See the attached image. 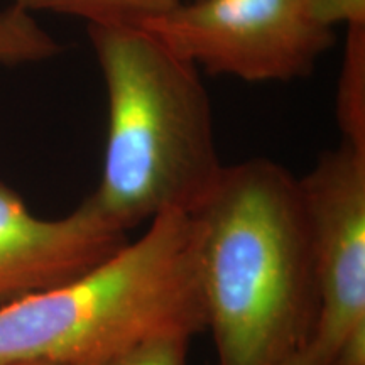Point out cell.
Masks as SVG:
<instances>
[{
  "instance_id": "obj_1",
  "label": "cell",
  "mask_w": 365,
  "mask_h": 365,
  "mask_svg": "<svg viewBox=\"0 0 365 365\" xmlns=\"http://www.w3.org/2000/svg\"><path fill=\"white\" fill-rule=\"evenodd\" d=\"M188 215L218 365H286L307 352L318 294L298 178L264 158L225 164Z\"/></svg>"
},
{
  "instance_id": "obj_2",
  "label": "cell",
  "mask_w": 365,
  "mask_h": 365,
  "mask_svg": "<svg viewBox=\"0 0 365 365\" xmlns=\"http://www.w3.org/2000/svg\"><path fill=\"white\" fill-rule=\"evenodd\" d=\"M88 34L108 107L91 203L125 234L164 212H191L225 166L200 68L140 26H88Z\"/></svg>"
},
{
  "instance_id": "obj_3",
  "label": "cell",
  "mask_w": 365,
  "mask_h": 365,
  "mask_svg": "<svg viewBox=\"0 0 365 365\" xmlns=\"http://www.w3.org/2000/svg\"><path fill=\"white\" fill-rule=\"evenodd\" d=\"M203 330L190 215L171 210L75 279L0 308V365H97L154 335Z\"/></svg>"
},
{
  "instance_id": "obj_4",
  "label": "cell",
  "mask_w": 365,
  "mask_h": 365,
  "mask_svg": "<svg viewBox=\"0 0 365 365\" xmlns=\"http://www.w3.org/2000/svg\"><path fill=\"white\" fill-rule=\"evenodd\" d=\"M140 27L196 68L249 83L307 76L335 44L308 0H182Z\"/></svg>"
},
{
  "instance_id": "obj_5",
  "label": "cell",
  "mask_w": 365,
  "mask_h": 365,
  "mask_svg": "<svg viewBox=\"0 0 365 365\" xmlns=\"http://www.w3.org/2000/svg\"><path fill=\"white\" fill-rule=\"evenodd\" d=\"M318 319L313 365H365V149L345 143L298 178Z\"/></svg>"
},
{
  "instance_id": "obj_6",
  "label": "cell",
  "mask_w": 365,
  "mask_h": 365,
  "mask_svg": "<svg viewBox=\"0 0 365 365\" xmlns=\"http://www.w3.org/2000/svg\"><path fill=\"white\" fill-rule=\"evenodd\" d=\"M125 242L90 198L66 217L41 218L0 182V308L75 279Z\"/></svg>"
},
{
  "instance_id": "obj_7",
  "label": "cell",
  "mask_w": 365,
  "mask_h": 365,
  "mask_svg": "<svg viewBox=\"0 0 365 365\" xmlns=\"http://www.w3.org/2000/svg\"><path fill=\"white\" fill-rule=\"evenodd\" d=\"M182 0H11L27 12L48 11L80 17L88 26H143Z\"/></svg>"
},
{
  "instance_id": "obj_8",
  "label": "cell",
  "mask_w": 365,
  "mask_h": 365,
  "mask_svg": "<svg viewBox=\"0 0 365 365\" xmlns=\"http://www.w3.org/2000/svg\"><path fill=\"white\" fill-rule=\"evenodd\" d=\"M346 33L336 118L341 140L365 149V24L346 27Z\"/></svg>"
},
{
  "instance_id": "obj_9",
  "label": "cell",
  "mask_w": 365,
  "mask_h": 365,
  "mask_svg": "<svg viewBox=\"0 0 365 365\" xmlns=\"http://www.w3.org/2000/svg\"><path fill=\"white\" fill-rule=\"evenodd\" d=\"M58 51V43L41 29L33 12L14 4L0 11V65L14 66L41 61Z\"/></svg>"
},
{
  "instance_id": "obj_10",
  "label": "cell",
  "mask_w": 365,
  "mask_h": 365,
  "mask_svg": "<svg viewBox=\"0 0 365 365\" xmlns=\"http://www.w3.org/2000/svg\"><path fill=\"white\" fill-rule=\"evenodd\" d=\"M193 335L168 331L127 346L97 365H188L190 341Z\"/></svg>"
},
{
  "instance_id": "obj_11",
  "label": "cell",
  "mask_w": 365,
  "mask_h": 365,
  "mask_svg": "<svg viewBox=\"0 0 365 365\" xmlns=\"http://www.w3.org/2000/svg\"><path fill=\"white\" fill-rule=\"evenodd\" d=\"M314 16L335 29L365 24V0H308Z\"/></svg>"
},
{
  "instance_id": "obj_12",
  "label": "cell",
  "mask_w": 365,
  "mask_h": 365,
  "mask_svg": "<svg viewBox=\"0 0 365 365\" xmlns=\"http://www.w3.org/2000/svg\"><path fill=\"white\" fill-rule=\"evenodd\" d=\"M286 365H313V362H312V359H309L308 350H307V352H303L301 355H298V357H294L289 364H286Z\"/></svg>"
},
{
  "instance_id": "obj_13",
  "label": "cell",
  "mask_w": 365,
  "mask_h": 365,
  "mask_svg": "<svg viewBox=\"0 0 365 365\" xmlns=\"http://www.w3.org/2000/svg\"><path fill=\"white\" fill-rule=\"evenodd\" d=\"M12 365H33V364H12Z\"/></svg>"
}]
</instances>
